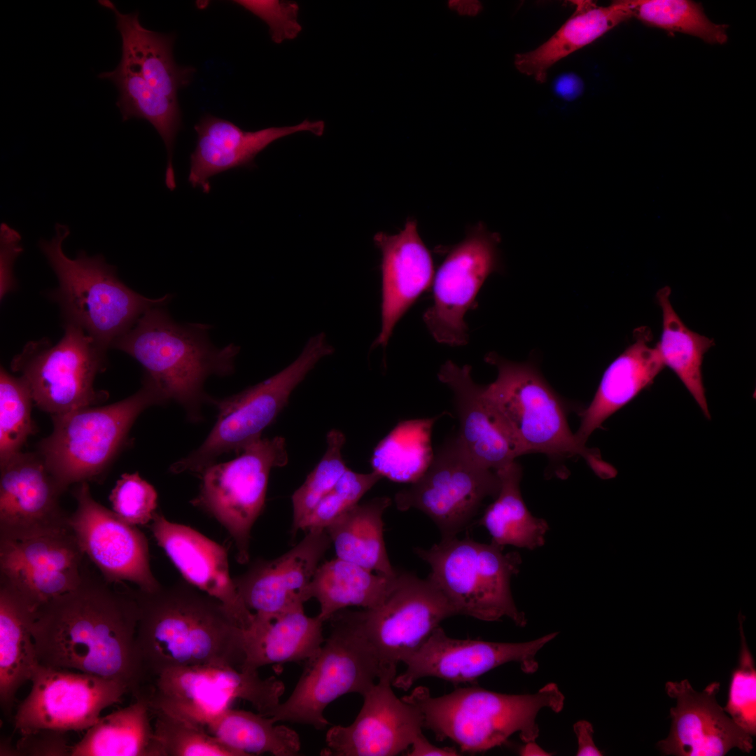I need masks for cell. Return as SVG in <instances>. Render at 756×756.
I'll return each mask as SVG.
<instances>
[{"label":"cell","mask_w":756,"mask_h":756,"mask_svg":"<svg viewBox=\"0 0 756 756\" xmlns=\"http://www.w3.org/2000/svg\"><path fill=\"white\" fill-rule=\"evenodd\" d=\"M106 349L78 325L64 321L62 339L52 345L29 342L10 363L27 383L35 405L50 415L93 406L105 400L94 382L106 365Z\"/></svg>","instance_id":"8fae6325"},{"label":"cell","mask_w":756,"mask_h":756,"mask_svg":"<svg viewBox=\"0 0 756 756\" xmlns=\"http://www.w3.org/2000/svg\"><path fill=\"white\" fill-rule=\"evenodd\" d=\"M720 687V682L715 681L697 692L687 679L666 682V692L676 699V706L670 709L671 725L668 736L657 743L662 754L723 756L735 748L747 753L752 750V736L718 704Z\"/></svg>","instance_id":"603a6c76"},{"label":"cell","mask_w":756,"mask_h":756,"mask_svg":"<svg viewBox=\"0 0 756 756\" xmlns=\"http://www.w3.org/2000/svg\"><path fill=\"white\" fill-rule=\"evenodd\" d=\"M500 240L497 233L479 223L448 250L433 278V303L423 316L436 342L452 346L467 344L465 315L477 307L476 298L485 280L500 268Z\"/></svg>","instance_id":"e0dca14e"},{"label":"cell","mask_w":756,"mask_h":756,"mask_svg":"<svg viewBox=\"0 0 756 756\" xmlns=\"http://www.w3.org/2000/svg\"><path fill=\"white\" fill-rule=\"evenodd\" d=\"M671 288L664 286L657 293V300L662 312L661 339L655 345L664 366L678 377L686 388L710 419L701 365L704 354L714 344V340L688 328L674 310L671 300Z\"/></svg>","instance_id":"f35d334b"},{"label":"cell","mask_w":756,"mask_h":756,"mask_svg":"<svg viewBox=\"0 0 756 756\" xmlns=\"http://www.w3.org/2000/svg\"><path fill=\"white\" fill-rule=\"evenodd\" d=\"M410 751L406 754L409 756H455L458 755V752L454 748L449 747H438L431 743L424 736L423 733L420 734L412 742L410 746Z\"/></svg>","instance_id":"db71d44e"},{"label":"cell","mask_w":756,"mask_h":756,"mask_svg":"<svg viewBox=\"0 0 756 756\" xmlns=\"http://www.w3.org/2000/svg\"><path fill=\"white\" fill-rule=\"evenodd\" d=\"M558 632L523 643H501L449 637L439 626L424 643L402 663L405 671L396 675L394 687L408 690L416 681L435 677L454 684L475 683L478 677L500 665L517 662L523 671H537L538 652Z\"/></svg>","instance_id":"d6986e66"},{"label":"cell","mask_w":756,"mask_h":756,"mask_svg":"<svg viewBox=\"0 0 756 756\" xmlns=\"http://www.w3.org/2000/svg\"><path fill=\"white\" fill-rule=\"evenodd\" d=\"M104 717L72 746L71 756H158L148 695Z\"/></svg>","instance_id":"d590c367"},{"label":"cell","mask_w":756,"mask_h":756,"mask_svg":"<svg viewBox=\"0 0 756 756\" xmlns=\"http://www.w3.org/2000/svg\"><path fill=\"white\" fill-rule=\"evenodd\" d=\"M503 550L467 536L441 539L429 549L416 547L414 551L429 564L428 577L444 593L456 615L486 622L506 617L523 627L527 621L516 606L510 588L522 558L517 552L503 553Z\"/></svg>","instance_id":"ba28073f"},{"label":"cell","mask_w":756,"mask_h":756,"mask_svg":"<svg viewBox=\"0 0 756 756\" xmlns=\"http://www.w3.org/2000/svg\"><path fill=\"white\" fill-rule=\"evenodd\" d=\"M444 414L400 421L374 447L370 460L373 471L398 483L417 480L433 460L432 429Z\"/></svg>","instance_id":"60d3db41"},{"label":"cell","mask_w":756,"mask_h":756,"mask_svg":"<svg viewBox=\"0 0 756 756\" xmlns=\"http://www.w3.org/2000/svg\"><path fill=\"white\" fill-rule=\"evenodd\" d=\"M194 129L197 138L190 156L188 180L193 188L199 187L203 192L209 193L210 178L232 169L254 167L258 153L286 136L301 132L321 136L325 123L322 120H304L291 126L246 131L230 120L206 114Z\"/></svg>","instance_id":"83f0119b"},{"label":"cell","mask_w":756,"mask_h":756,"mask_svg":"<svg viewBox=\"0 0 756 756\" xmlns=\"http://www.w3.org/2000/svg\"><path fill=\"white\" fill-rule=\"evenodd\" d=\"M496 471L500 490L479 525L488 531L491 543L502 547L512 545L533 550L544 545L550 527L545 519L531 514L523 500L521 465L514 461Z\"/></svg>","instance_id":"74e56055"},{"label":"cell","mask_w":756,"mask_h":756,"mask_svg":"<svg viewBox=\"0 0 756 756\" xmlns=\"http://www.w3.org/2000/svg\"><path fill=\"white\" fill-rule=\"evenodd\" d=\"M150 530L158 545L185 580L220 601L241 626L248 629L255 614L239 596L230 577L226 550L196 530L155 512Z\"/></svg>","instance_id":"d4e9b609"},{"label":"cell","mask_w":756,"mask_h":756,"mask_svg":"<svg viewBox=\"0 0 756 756\" xmlns=\"http://www.w3.org/2000/svg\"><path fill=\"white\" fill-rule=\"evenodd\" d=\"M500 490L496 471L481 466L463 449L456 434L438 448L426 472L395 496L400 511L415 508L438 526L442 539L470 528L483 502Z\"/></svg>","instance_id":"5bb4252c"},{"label":"cell","mask_w":756,"mask_h":756,"mask_svg":"<svg viewBox=\"0 0 756 756\" xmlns=\"http://www.w3.org/2000/svg\"><path fill=\"white\" fill-rule=\"evenodd\" d=\"M167 400L148 379L131 396L104 406H88L51 415L52 433L38 453L65 491L73 484L97 479L126 441L137 416Z\"/></svg>","instance_id":"52a82bcc"},{"label":"cell","mask_w":756,"mask_h":756,"mask_svg":"<svg viewBox=\"0 0 756 756\" xmlns=\"http://www.w3.org/2000/svg\"><path fill=\"white\" fill-rule=\"evenodd\" d=\"M397 667L384 668L377 681L363 695V704L348 726L327 732L328 756H394L407 749L422 733L424 718L415 706L396 696L392 682Z\"/></svg>","instance_id":"44dd1931"},{"label":"cell","mask_w":756,"mask_h":756,"mask_svg":"<svg viewBox=\"0 0 756 756\" xmlns=\"http://www.w3.org/2000/svg\"><path fill=\"white\" fill-rule=\"evenodd\" d=\"M570 2L573 13L548 40L514 56L515 69L539 83L546 81L550 69L556 62L633 17L629 0L616 1L607 6L592 1Z\"/></svg>","instance_id":"f546056e"},{"label":"cell","mask_w":756,"mask_h":756,"mask_svg":"<svg viewBox=\"0 0 756 756\" xmlns=\"http://www.w3.org/2000/svg\"><path fill=\"white\" fill-rule=\"evenodd\" d=\"M98 77L111 80L118 88L116 105L122 121L134 118L144 119L158 132L167 152L165 185L174 190L176 185L173 151L176 136L182 127L178 99L158 92L137 71L121 59L113 71L102 72Z\"/></svg>","instance_id":"e575fe53"},{"label":"cell","mask_w":756,"mask_h":756,"mask_svg":"<svg viewBox=\"0 0 756 756\" xmlns=\"http://www.w3.org/2000/svg\"><path fill=\"white\" fill-rule=\"evenodd\" d=\"M152 714L158 756H239L203 727L161 712Z\"/></svg>","instance_id":"f6af8a7d"},{"label":"cell","mask_w":756,"mask_h":756,"mask_svg":"<svg viewBox=\"0 0 756 756\" xmlns=\"http://www.w3.org/2000/svg\"><path fill=\"white\" fill-rule=\"evenodd\" d=\"M65 734L59 731L41 729L20 735L15 753L35 756L71 755L73 746L67 743Z\"/></svg>","instance_id":"f907efd6"},{"label":"cell","mask_w":756,"mask_h":756,"mask_svg":"<svg viewBox=\"0 0 756 756\" xmlns=\"http://www.w3.org/2000/svg\"><path fill=\"white\" fill-rule=\"evenodd\" d=\"M745 616L738 613L741 648L737 666L732 671L726 706L733 721L752 736L756 735V668L743 631Z\"/></svg>","instance_id":"bcb514c9"},{"label":"cell","mask_w":756,"mask_h":756,"mask_svg":"<svg viewBox=\"0 0 756 756\" xmlns=\"http://www.w3.org/2000/svg\"><path fill=\"white\" fill-rule=\"evenodd\" d=\"M349 613L374 649L382 669L417 650L440 622L456 612L434 581L398 572L396 584L377 606Z\"/></svg>","instance_id":"9a60e30c"},{"label":"cell","mask_w":756,"mask_h":756,"mask_svg":"<svg viewBox=\"0 0 756 756\" xmlns=\"http://www.w3.org/2000/svg\"><path fill=\"white\" fill-rule=\"evenodd\" d=\"M288 460L284 438H260L234 459L211 464L201 473L200 493L192 503L227 531L241 564L248 561L251 531L265 505L270 472L286 465Z\"/></svg>","instance_id":"4fadbf2b"},{"label":"cell","mask_w":756,"mask_h":756,"mask_svg":"<svg viewBox=\"0 0 756 756\" xmlns=\"http://www.w3.org/2000/svg\"><path fill=\"white\" fill-rule=\"evenodd\" d=\"M401 699L419 708L424 727L436 739L449 738L462 751L474 752L498 746L516 732L525 743L534 741L539 734V711L548 708L560 712L565 697L551 682L531 694H501L474 686L433 696L428 688L419 686Z\"/></svg>","instance_id":"277c9868"},{"label":"cell","mask_w":756,"mask_h":756,"mask_svg":"<svg viewBox=\"0 0 756 756\" xmlns=\"http://www.w3.org/2000/svg\"><path fill=\"white\" fill-rule=\"evenodd\" d=\"M323 623L318 615H306L303 606L271 620L255 617L244 629L245 662L241 670L258 671L266 665L307 661L325 640Z\"/></svg>","instance_id":"4dcf8cb0"},{"label":"cell","mask_w":756,"mask_h":756,"mask_svg":"<svg viewBox=\"0 0 756 756\" xmlns=\"http://www.w3.org/2000/svg\"><path fill=\"white\" fill-rule=\"evenodd\" d=\"M20 233L6 223L0 226V297L13 290L15 286L13 265L22 252Z\"/></svg>","instance_id":"816d5d0a"},{"label":"cell","mask_w":756,"mask_h":756,"mask_svg":"<svg viewBox=\"0 0 756 756\" xmlns=\"http://www.w3.org/2000/svg\"><path fill=\"white\" fill-rule=\"evenodd\" d=\"M446 8L454 15L465 18H474L484 10V4L479 0H447Z\"/></svg>","instance_id":"11a10c76"},{"label":"cell","mask_w":756,"mask_h":756,"mask_svg":"<svg viewBox=\"0 0 756 756\" xmlns=\"http://www.w3.org/2000/svg\"><path fill=\"white\" fill-rule=\"evenodd\" d=\"M30 682L31 690L14 717L20 735L41 729L87 730L104 709L130 692L118 680L41 664Z\"/></svg>","instance_id":"2e32d148"},{"label":"cell","mask_w":756,"mask_h":756,"mask_svg":"<svg viewBox=\"0 0 756 756\" xmlns=\"http://www.w3.org/2000/svg\"><path fill=\"white\" fill-rule=\"evenodd\" d=\"M85 556L70 528L20 540L0 539V582L36 612L80 583Z\"/></svg>","instance_id":"ffe728a7"},{"label":"cell","mask_w":756,"mask_h":756,"mask_svg":"<svg viewBox=\"0 0 756 756\" xmlns=\"http://www.w3.org/2000/svg\"><path fill=\"white\" fill-rule=\"evenodd\" d=\"M333 352L321 332L311 337L297 358L278 373L238 393L212 400L218 411L214 426L204 442L173 463L170 471L202 473L220 455L239 453L261 438L262 432L288 404L294 389L320 360Z\"/></svg>","instance_id":"30bf717a"},{"label":"cell","mask_w":756,"mask_h":756,"mask_svg":"<svg viewBox=\"0 0 756 756\" xmlns=\"http://www.w3.org/2000/svg\"><path fill=\"white\" fill-rule=\"evenodd\" d=\"M232 3L247 10L264 21L272 40L281 43L293 39L302 31L298 22L299 6L295 2L277 0H237Z\"/></svg>","instance_id":"681fc988"},{"label":"cell","mask_w":756,"mask_h":756,"mask_svg":"<svg viewBox=\"0 0 756 756\" xmlns=\"http://www.w3.org/2000/svg\"><path fill=\"white\" fill-rule=\"evenodd\" d=\"M382 477L372 471L358 473L347 469L332 489L314 510L304 529H326L355 505Z\"/></svg>","instance_id":"7dc6e473"},{"label":"cell","mask_w":756,"mask_h":756,"mask_svg":"<svg viewBox=\"0 0 756 756\" xmlns=\"http://www.w3.org/2000/svg\"><path fill=\"white\" fill-rule=\"evenodd\" d=\"M438 377L454 394L459 420L457 438L468 455L482 467L497 470L522 455L512 431L471 376V366L447 360Z\"/></svg>","instance_id":"484cf974"},{"label":"cell","mask_w":756,"mask_h":756,"mask_svg":"<svg viewBox=\"0 0 756 756\" xmlns=\"http://www.w3.org/2000/svg\"><path fill=\"white\" fill-rule=\"evenodd\" d=\"M498 371L496 380L482 385L484 396L503 417L524 454L540 453L550 459H584L602 479L616 470L595 449L581 444L569 428L566 407L533 363H515L496 353L484 358Z\"/></svg>","instance_id":"8992f818"},{"label":"cell","mask_w":756,"mask_h":756,"mask_svg":"<svg viewBox=\"0 0 756 756\" xmlns=\"http://www.w3.org/2000/svg\"><path fill=\"white\" fill-rule=\"evenodd\" d=\"M34 620L35 612L24 598L0 582V703L6 713L40 665L32 635Z\"/></svg>","instance_id":"d6a6232c"},{"label":"cell","mask_w":756,"mask_h":756,"mask_svg":"<svg viewBox=\"0 0 756 756\" xmlns=\"http://www.w3.org/2000/svg\"><path fill=\"white\" fill-rule=\"evenodd\" d=\"M132 590L139 608L136 645L145 682L174 667L241 670L244 629L220 601L186 580L151 592Z\"/></svg>","instance_id":"7a4b0ae2"},{"label":"cell","mask_w":756,"mask_h":756,"mask_svg":"<svg viewBox=\"0 0 756 756\" xmlns=\"http://www.w3.org/2000/svg\"><path fill=\"white\" fill-rule=\"evenodd\" d=\"M0 539L20 540L69 528L59 504L64 492L37 453L22 451L0 464Z\"/></svg>","instance_id":"7402d4cb"},{"label":"cell","mask_w":756,"mask_h":756,"mask_svg":"<svg viewBox=\"0 0 756 756\" xmlns=\"http://www.w3.org/2000/svg\"><path fill=\"white\" fill-rule=\"evenodd\" d=\"M113 511L132 526L150 522L157 507L158 494L154 487L138 472L125 473L116 482L109 495Z\"/></svg>","instance_id":"c3c4849f"},{"label":"cell","mask_w":756,"mask_h":756,"mask_svg":"<svg viewBox=\"0 0 756 756\" xmlns=\"http://www.w3.org/2000/svg\"><path fill=\"white\" fill-rule=\"evenodd\" d=\"M652 335L647 327L634 330V342L606 368L589 405L581 414L575 433L583 444L612 414L650 386L664 368Z\"/></svg>","instance_id":"f1b7e54d"},{"label":"cell","mask_w":756,"mask_h":756,"mask_svg":"<svg viewBox=\"0 0 756 756\" xmlns=\"http://www.w3.org/2000/svg\"><path fill=\"white\" fill-rule=\"evenodd\" d=\"M146 689L152 712H161L205 729L214 717L241 699L267 715L285 691L282 681L258 671L197 665L167 669Z\"/></svg>","instance_id":"7c38bea8"},{"label":"cell","mask_w":756,"mask_h":756,"mask_svg":"<svg viewBox=\"0 0 756 756\" xmlns=\"http://www.w3.org/2000/svg\"><path fill=\"white\" fill-rule=\"evenodd\" d=\"M374 242L382 253V298L381 330L372 348H384L397 323L432 284L434 268L414 219L398 234L377 233Z\"/></svg>","instance_id":"4316f807"},{"label":"cell","mask_w":756,"mask_h":756,"mask_svg":"<svg viewBox=\"0 0 756 756\" xmlns=\"http://www.w3.org/2000/svg\"><path fill=\"white\" fill-rule=\"evenodd\" d=\"M205 728L239 756L264 753L294 756L301 747L295 730L278 725L270 717L260 713L229 708L214 717Z\"/></svg>","instance_id":"ab89813d"},{"label":"cell","mask_w":756,"mask_h":756,"mask_svg":"<svg viewBox=\"0 0 756 756\" xmlns=\"http://www.w3.org/2000/svg\"><path fill=\"white\" fill-rule=\"evenodd\" d=\"M573 730L578 739L577 755L600 756L603 755L595 745L593 739L594 729L589 722L584 720L578 721L573 725Z\"/></svg>","instance_id":"f5cc1de1"},{"label":"cell","mask_w":756,"mask_h":756,"mask_svg":"<svg viewBox=\"0 0 756 756\" xmlns=\"http://www.w3.org/2000/svg\"><path fill=\"white\" fill-rule=\"evenodd\" d=\"M397 575L374 573L336 557L318 566L307 587V598H316L320 604L318 617L326 622L349 606H377L393 589Z\"/></svg>","instance_id":"836d02e7"},{"label":"cell","mask_w":756,"mask_h":756,"mask_svg":"<svg viewBox=\"0 0 756 756\" xmlns=\"http://www.w3.org/2000/svg\"><path fill=\"white\" fill-rule=\"evenodd\" d=\"M633 17L645 24L692 35L712 44L727 40V26L711 22L700 4L687 0H629Z\"/></svg>","instance_id":"b9f144b4"},{"label":"cell","mask_w":756,"mask_h":756,"mask_svg":"<svg viewBox=\"0 0 756 756\" xmlns=\"http://www.w3.org/2000/svg\"><path fill=\"white\" fill-rule=\"evenodd\" d=\"M526 743V744L524 746V748H522V750L520 751V754L522 755H525V756H527V755H528V756H532V755H540V756L542 755V756H544L545 755V756H546V755H550L549 752H546L542 748H540L538 745H537L534 741H529V742H527Z\"/></svg>","instance_id":"6f0895ef"},{"label":"cell","mask_w":756,"mask_h":756,"mask_svg":"<svg viewBox=\"0 0 756 756\" xmlns=\"http://www.w3.org/2000/svg\"><path fill=\"white\" fill-rule=\"evenodd\" d=\"M328 636L318 651L305 661L304 670L289 697L267 716L276 723L288 722L322 730L329 725L323 712L348 693L363 695L383 669L379 659L349 614L333 615Z\"/></svg>","instance_id":"9c48e42d"},{"label":"cell","mask_w":756,"mask_h":756,"mask_svg":"<svg viewBox=\"0 0 756 756\" xmlns=\"http://www.w3.org/2000/svg\"><path fill=\"white\" fill-rule=\"evenodd\" d=\"M72 494L76 508L69 515V526L102 578L112 584L130 582L148 592L159 588L144 533L96 501L88 482L76 484Z\"/></svg>","instance_id":"ac0fdd59"},{"label":"cell","mask_w":756,"mask_h":756,"mask_svg":"<svg viewBox=\"0 0 756 756\" xmlns=\"http://www.w3.org/2000/svg\"><path fill=\"white\" fill-rule=\"evenodd\" d=\"M55 227L50 240L38 241L58 280L51 297L59 305L64 321L82 328L103 348L111 347L147 310L170 301L171 295L152 299L130 288L102 255L89 256L82 251L76 258H69L62 249L69 228L59 223Z\"/></svg>","instance_id":"5b68a950"},{"label":"cell","mask_w":756,"mask_h":756,"mask_svg":"<svg viewBox=\"0 0 756 756\" xmlns=\"http://www.w3.org/2000/svg\"><path fill=\"white\" fill-rule=\"evenodd\" d=\"M327 449L304 482L292 496L293 519L291 533L303 530L309 516L321 500L332 489L346 472L342 449L346 441L343 433L330 430L326 436Z\"/></svg>","instance_id":"ee69618b"},{"label":"cell","mask_w":756,"mask_h":756,"mask_svg":"<svg viewBox=\"0 0 756 756\" xmlns=\"http://www.w3.org/2000/svg\"><path fill=\"white\" fill-rule=\"evenodd\" d=\"M98 3L111 10L122 39L121 60L137 71L160 93L178 99V92L190 83L195 69L178 65L173 56L174 36L147 29L138 12L122 13L110 0Z\"/></svg>","instance_id":"1f68e13d"},{"label":"cell","mask_w":756,"mask_h":756,"mask_svg":"<svg viewBox=\"0 0 756 756\" xmlns=\"http://www.w3.org/2000/svg\"><path fill=\"white\" fill-rule=\"evenodd\" d=\"M87 567L74 589L35 612L39 662L118 680L135 695L145 683L136 645L137 601L125 582L115 588Z\"/></svg>","instance_id":"6da1fadb"},{"label":"cell","mask_w":756,"mask_h":756,"mask_svg":"<svg viewBox=\"0 0 756 756\" xmlns=\"http://www.w3.org/2000/svg\"><path fill=\"white\" fill-rule=\"evenodd\" d=\"M331 541L326 529H311L281 556L255 563L233 578L247 608L260 620H271L302 607L307 589Z\"/></svg>","instance_id":"cb8c5ba5"},{"label":"cell","mask_w":756,"mask_h":756,"mask_svg":"<svg viewBox=\"0 0 756 756\" xmlns=\"http://www.w3.org/2000/svg\"><path fill=\"white\" fill-rule=\"evenodd\" d=\"M164 307L147 310L111 347L134 358L167 400L176 401L195 417L209 398L205 380L232 374L239 346H215L209 337L210 326L178 323Z\"/></svg>","instance_id":"3957f363"},{"label":"cell","mask_w":756,"mask_h":756,"mask_svg":"<svg viewBox=\"0 0 756 756\" xmlns=\"http://www.w3.org/2000/svg\"><path fill=\"white\" fill-rule=\"evenodd\" d=\"M582 88L580 82L575 76H567L560 78L556 84V90L565 97H573L578 94V91Z\"/></svg>","instance_id":"9f6ffc18"},{"label":"cell","mask_w":756,"mask_h":756,"mask_svg":"<svg viewBox=\"0 0 756 756\" xmlns=\"http://www.w3.org/2000/svg\"><path fill=\"white\" fill-rule=\"evenodd\" d=\"M391 504L386 496L357 504L326 531L337 557L388 577L396 576L384 540L385 510Z\"/></svg>","instance_id":"8d00e7d4"},{"label":"cell","mask_w":756,"mask_h":756,"mask_svg":"<svg viewBox=\"0 0 756 756\" xmlns=\"http://www.w3.org/2000/svg\"><path fill=\"white\" fill-rule=\"evenodd\" d=\"M34 402L26 381L5 368L0 370V464L21 451L35 432L31 419Z\"/></svg>","instance_id":"7bdbcfd3"}]
</instances>
